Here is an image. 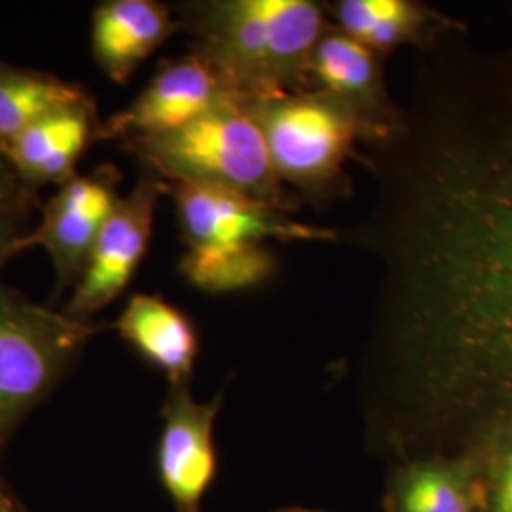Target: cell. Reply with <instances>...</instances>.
Returning a JSON list of instances; mask_svg holds the SVG:
<instances>
[{"mask_svg":"<svg viewBox=\"0 0 512 512\" xmlns=\"http://www.w3.org/2000/svg\"><path fill=\"white\" fill-rule=\"evenodd\" d=\"M120 173L101 165L86 177H73L46 203L37 230L12 241L8 256L42 247L54 264L55 294L78 285L93 245L118 202Z\"/></svg>","mask_w":512,"mask_h":512,"instance_id":"cell-8","label":"cell"},{"mask_svg":"<svg viewBox=\"0 0 512 512\" xmlns=\"http://www.w3.org/2000/svg\"><path fill=\"white\" fill-rule=\"evenodd\" d=\"M101 332L92 321L0 289V450Z\"/></svg>","mask_w":512,"mask_h":512,"instance_id":"cell-6","label":"cell"},{"mask_svg":"<svg viewBox=\"0 0 512 512\" xmlns=\"http://www.w3.org/2000/svg\"><path fill=\"white\" fill-rule=\"evenodd\" d=\"M186 253L181 274L205 293H236L270 281L277 270L266 239L336 241L338 232L232 190L203 184H169Z\"/></svg>","mask_w":512,"mask_h":512,"instance_id":"cell-3","label":"cell"},{"mask_svg":"<svg viewBox=\"0 0 512 512\" xmlns=\"http://www.w3.org/2000/svg\"><path fill=\"white\" fill-rule=\"evenodd\" d=\"M27 184L12 164L0 156V215H16L27 205Z\"/></svg>","mask_w":512,"mask_h":512,"instance_id":"cell-18","label":"cell"},{"mask_svg":"<svg viewBox=\"0 0 512 512\" xmlns=\"http://www.w3.org/2000/svg\"><path fill=\"white\" fill-rule=\"evenodd\" d=\"M169 184L143 169L128 196L118 198L109 219L93 245L86 270L74 287L65 313L80 321H90L128 287L137 272L152 238L158 203Z\"/></svg>","mask_w":512,"mask_h":512,"instance_id":"cell-7","label":"cell"},{"mask_svg":"<svg viewBox=\"0 0 512 512\" xmlns=\"http://www.w3.org/2000/svg\"><path fill=\"white\" fill-rule=\"evenodd\" d=\"M93 103L80 86L50 74L0 65V148L40 120Z\"/></svg>","mask_w":512,"mask_h":512,"instance_id":"cell-16","label":"cell"},{"mask_svg":"<svg viewBox=\"0 0 512 512\" xmlns=\"http://www.w3.org/2000/svg\"><path fill=\"white\" fill-rule=\"evenodd\" d=\"M97 129L93 103L57 112L12 139L6 160L25 184H65L73 179L74 165Z\"/></svg>","mask_w":512,"mask_h":512,"instance_id":"cell-15","label":"cell"},{"mask_svg":"<svg viewBox=\"0 0 512 512\" xmlns=\"http://www.w3.org/2000/svg\"><path fill=\"white\" fill-rule=\"evenodd\" d=\"M116 329L143 359L164 372L169 385L188 384L200 342L184 311L156 294H135L118 317Z\"/></svg>","mask_w":512,"mask_h":512,"instance_id":"cell-14","label":"cell"},{"mask_svg":"<svg viewBox=\"0 0 512 512\" xmlns=\"http://www.w3.org/2000/svg\"><path fill=\"white\" fill-rule=\"evenodd\" d=\"M0 156H4V150H2V148H0ZM4 158H6V156H4Z\"/></svg>","mask_w":512,"mask_h":512,"instance_id":"cell-21","label":"cell"},{"mask_svg":"<svg viewBox=\"0 0 512 512\" xmlns=\"http://www.w3.org/2000/svg\"><path fill=\"white\" fill-rule=\"evenodd\" d=\"M325 8L334 27L380 55L403 46L425 50L463 27L414 0H338Z\"/></svg>","mask_w":512,"mask_h":512,"instance_id":"cell-13","label":"cell"},{"mask_svg":"<svg viewBox=\"0 0 512 512\" xmlns=\"http://www.w3.org/2000/svg\"><path fill=\"white\" fill-rule=\"evenodd\" d=\"M311 88L346 103L385 139L401 126L403 112L387 92L382 55L334 25L311 57Z\"/></svg>","mask_w":512,"mask_h":512,"instance_id":"cell-11","label":"cell"},{"mask_svg":"<svg viewBox=\"0 0 512 512\" xmlns=\"http://www.w3.org/2000/svg\"><path fill=\"white\" fill-rule=\"evenodd\" d=\"M181 27L160 2L110 0L93 12V59L112 82L126 84Z\"/></svg>","mask_w":512,"mask_h":512,"instance_id":"cell-12","label":"cell"},{"mask_svg":"<svg viewBox=\"0 0 512 512\" xmlns=\"http://www.w3.org/2000/svg\"><path fill=\"white\" fill-rule=\"evenodd\" d=\"M232 95L238 93L200 55L165 61L129 107L99 126L95 139L124 143L183 128Z\"/></svg>","mask_w":512,"mask_h":512,"instance_id":"cell-9","label":"cell"},{"mask_svg":"<svg viewBox=\"0 0 512 512\" xmlns=\"http://www.w3.org/2000/svg\"><path fill=\"white\" fill-rule=\"evenodd\" d=\"M427 57L401 128L366 147L372 209L338 236L376 258L384 315L512 384V48Z\"/></svg>","mask_w":512,"mask_h":512,"instance_id":"cell-1","label":"cell"},{"mask_svg":"<svg viewBox=\"0 0 512 512\" xmlns=\"http://www.w3.org/2000/svg\"><path fill=\"white\" fill-rule=\"evenodd\" d=\"M143 169L165 183L203 184L232 190L287 215L298 196L281 183L255 118L239 95L167 133L124 141Z\"/></svg>","mask_w":512,"mask_h":512,"instance_id":"cell-4","label":"cell"},{"mask_svg":"<svg viewBox=\"0 0 512 512\" xmlns=\"http://www.w3.org/2000/svg\"><path fill=\"white\" fill-rule=\"evenodd\" d=\"M404 512H471L469 494L456 471L440 465L416 469L401 490Z\"/></svg>","mask_w":512,"mask_h":512,"instance_id":"cell-17","label":"cell"},{"mask_svg":"<svg viewBox=\"0 0 512 512\" xmlns=\"http://www.w3.org/2000/svg\"><path fill=\"white\" fill-rule=\"evenodd\" d=\"M243 103L262 131L281 183L313 203L348 196L349 158L359 145L385 139L346 103L315 88Z\"/></svg>","mask_w":512,"mask_h":512,"instance_id":"cell-5","label":"cell"},{"mask_svg":"<svg viewBox=\"0 0 512 512\" xmlns=\"http://www.w3.org/2000/svg\"><path fill=\"white\" fill-rule=\"evenodd\" d=\"M497 512H512V444L503 459L501 475L497 482V494H495Z\"/></svg>","mask_w":512,"mask_h":512,"instance_id":"cell-19","label":"cell"},{"mask_svg":"<svg viewBox=\"0 0 512 512\" xmlns=\"http://www.w3.org/2000/svg\"><path fill=\"white\" fill-rule=\"evenodd\" d=\"M194 50L243 101L311 88V57L330 23L313 0H213L184 8Z\"/></svg>","mask_w":512,"mask_h":512,"instance_id":"cell-2","label":"cell"},{"mask_svg":"<svg viewBox=\"0 0 512 512\" xmlns=\"http://www.w3.org/2000/svg\"><path fill=\"white\" fill-rule=\"evenodd\" d=\"M0 512H25V507L21 505V501L4 484L2 478H0Z\"/></svg>","mask_w":512,"mask_h":512,"instance_id":"cell-20","label":"cell"},{"mask_svg":"<svg viewBox=\"0 0 512 512\" xmlns=\"http://www.w3.org/2000/svg\"><path fill=\"white\" fill-rule=\"evenodd\" d=\"M220 397L194 401L188 384L171 385L164 404V427L158 442V476L177 512H200L217 473L215 421Z\"/></svg>","mask_w":512,"mask_h":512,"instance_id":"cell-10","label":"cell"}]
</instances>
